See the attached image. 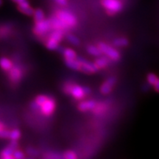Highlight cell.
Segmentation results:
<instances>
[{"instance_id":"277c9868","label":"cell","mask_w":159,"mask_h":159,"mask_svg":"<svg viewBox=\"0 0 159 159\" xmlns=\"http://www.w3.org/2000/svg\"><path fill=\"white\" fill-rule=\"evenodd\" d=\"M52 29V27L50 20L44 19L40 22L35 23L34 28H33V32L37 35H43L49 31H50Z\"/></svg>"},{"instance_id":"f1b7e54d","label":"cell","mask_w":159,"mask_h":159,"mask_svg":"<svg viewBox=\"0 0 159 159\" xmlns=\"http://www.w3.org/2000/svg\"><path fill=\"white\" fill-rule=\"evenodd\" d=\"M44 157L49 159H58L63 158V156H61V155L57 153V152H49V153H47Z\"/></svg>"},{"instance_id":"5bb4252c","label":"cell","mask_w":159,"mask_h":159,"mask_svg":"<svg viewBox=\"0 0 159 159\" xmlns=\"http://www.w3.org/2000/svg\"><path fill=\"white\" fill-rule=\"evenodd\" d=\"M65 64L69 69L75 71H80L81 64L80 61L77 59H70V60H65Z\"/></svg>"},{"instance_id":"603a6c76","label":"cell","mask_w":159,"mask_h":159,"mask_svg":"<svg viewBox=\"0 0 159 159\" xmlns=\"http://www.w3.org/2000/svg\"><path fill=\"white\" fill-rule=\"evenodd\" d=\"M21 137V132L19 129H14V130L10 131L9 139L11 141H17Z\"/></svg>"},{"instance_id":"8992f818","label":"cell","mask_w":159,"mask_h":159,"mask_svg":"<svg viewBox=\"0 0 159 159\" xmlns=\"http://www.w3.org/2000/svg\"><path fill=\"white\" fill-rule=\"evenodd\" d=\"M55 106H56V104H55L54 99L48 97L47 100H46L41 106L40 110H41V113H42L44 116H51V115L54 113Z\"/></svg>"},{"instance_id":"52a82bcc","label":"cell","mask_w":159,"mask_h":159,"mask_svg":"<svg viewBox=\"0 0 159 159\" xmlns=\"http://www.w3.org/2000/svg\"><path fill=\"white\" fill-rule=\"evenodd\" d=\"M17 141H12L8 146L0 152V158L2 159H13V154L18 148Z\"/></svg>"},{"instance_id":"d6a6232c","label":"cell","mask_w":159,"mask_h":159,"mask_svg":"<svg viewBox=\"0 0 159 159\" xmlns=\"http://www.w3.org/2000/svg\"><path fill=\"white\" fill-rule=\"evenodd\" d=\"M153 87H154V90L156 91L157 93H159V77L156 80V82L155 83V84L153 85Z\"/></svg>"},{"instance_id":"1f68e13d","label":"cell","mask_w":159,"mask_h":159,"mask_svg":"<svg viewBox=\"0 0 159 159\" xmlns=\"http://www.w3.org/2000/svg\"><path fill=\"white\" fill-rule=\"evenodd\" d=\"M27 153L31 156H36L39 154V151L33 148H28L27 150Z\"/></svg>"},{"instance_id":"7c38bea8","label":"cell","mask_w":159,"mask_h":159,"mask_svg":"<svg viewBox=\"0 0 159 159\" xmlns=\"http://www.w3.org/2000/svg\"><path fill=\"white\" fill-rule=\"evenodd\" d=\"M51 24H52V27L53 30H64L68 29L69 27H67L66 25L61 21L58 17H57L56 16H52L50 19Z\"/></svg>"},{"instance_id":"5b68a950","label":"cell","mask_w":159,"mask_h":159,"mask_svg":"<svg viewBox=\"0 0 159 159\" xmlns=\"http://www.w3.org/2000/svg\"><path fill=\"white\" fill-rule=\"evenodd\" d=\"M77 59L81 64L80 71L85 74H94L99 70L95 63L90 62L83 57H77Z\"/></svg>"},{"instance_id":"836d02e7","label":"cell","mask_w":159,"mask_h":159,"mask_svg":"<svg viewBox=\"0 0 159 159\" xmlns=\"http://www.w3.org/2000/svg\"><path fill=\"white\" fill-rule=\"evenodd\" d=\"M55 2L61 6H66L67 5V0H55Z\"/></svg>"},{"instance_id":"d4e9b609","label":"cell","mask_w":159,"mask_h":159,"mask_svg":"<svg viewBox=\"0 0 159 159\" xmlns=\"http://www.w3.org/2000/svg\"><path fill=\"white\" fill-rule=\"evenodd\" d=\"M66 39L68 40L69 43H71V44L74 46H79L80 43V39L77 37L75 36L74 35L69 34L67 35Z\"/></svg>"},{"instance_id":"4316f807","label":"cell","mask_w":159,"mask_h":159,"mask_svg":"<svg viewBox=\"0 0 159 159\" xmlns=\"http://www.w3.org/2000/svg\"><path fill=\"white\" fill-rule=\"evenodd\" d=\"M21 13H25V14L27 16H32L33 15V13H34V10H33L30 6H28V7H18Z\"/></svg>"},{"instance_id":"cb8c5ba5","label":"cell","mask_w":159,"mask_h":159,"mask_svg":"<svg viewBox=\"0 0 159 159\" xmlns=\"http://www.w3.org/2000/svg\"><path fill=\"white\" fill-rule=\"evenodd\" d=\"M158 77L155 74V73H149V74L147 75V81H148V83L150 86H153L155 83L156 82V80H158Z\"/></svg>"},{"instance_id":"4fadbf2b","label":"cell","mask_w":159,"mask_h":159,"mask_svg":"<svg viewBox=\"0 0 159 159\" xmlns=\"http://www.w3.org/2000/svg\"><path fill=\"white\" fill-rule=\"evenodd\" d=\"M48 97L45 96V95H39L35 98V101H33L31 103L30 108L34 111H39L41 108V106L42 105L43 102L47 100Z\"/></svg>"},{"instance_id":"4dcf8cb0","label":"cell","mask_w":159,"mask_h":159,"mask_svg":"<svg viewBox=\"0 0 159 159\" xmlns=\"http://www.w3.org/2000/svg\"><path fill=\"white\" fill-rule=\"evenodd\" d=\"M10 130H5V129H2L0 130V139H9Z\"/></svg>"},{"instance_id":"6da1fadb","label":"cell","mask_w":159,"mask_h":159,"mask_svg":"<svg viewBox=\"0 0 159 159\" xmlns=\"http://www.w3.org/2000/svg\"><path fill=\"white\" fill-rule=\"evenodd\" d=\"M101 2L109 15L116 14L123 9V4L120 0H102Z\"/></svg>"},{"instance_id":"30bf717a","label":"cell","mask_w":159,"mask_h":159,"mask_svg":"<svg viewBox=\"0 0 159 159\" xmlns=\"http://www.w3.org/2000/svg\"><path fill=\"white\" fill-rule=\"evenodd\" d=\"M22 77V71L19 67L16 66H13L11 70L9 71V77L10 80L13 83L19 82Z\"/></svg>"},{"instance_id":"ac0fdd59","label":"cell","mask_w":159,"mask_h":159,"mask_svg":"<svg viewBox=\"0 0 159 159\" xmlns=\"http://www.w3.org/2000/svg\"><path fill=\"white\" fill-rule=\"evenodd\" d=\"M62 54L63 55L65 60H70V59H76L77 57V53L72 49L66 48L63 49L62 51Z\"/></svg>"},{"instance_id":"ffe728a7","label":"cell","mask_w":159,"mask_h":159,"mask_svg":"<svg viewBox=\"0 0 159 159\" xmlns=\"http://www.w3.org/2000/svg\"><path fill=\"white\" fill-rule=\"evenodd\" d=\"M33 17H34V21L35 23L40 22V21H43L45 19V15L43 11L41 9H37L34 11L33 13Z\"/></svg>"},{"instance_id":"f546056e","label":"cell","mask_w":159,"mask_h":159,"mask_svg":"<svg viewBox=\"0 0 159 159\" xmlns=\"http://www.w3.org/2000/svg\"><path fill=\"white\" fill-rule=\"evenodd\" d=\"M13 158L15 159H22L25 158V154H24L22 151L16 149V150L14 151V152H13Z\"/></svg>"},{"instance_id":"7402d4cb","label":"cell","mask_w":159,"mask_h":159,"mask_svg":"<svg viewBox=\"0 0 159 159\" xmlns=\"http://www.w3.org/2000/svg\"><path fill=\"white\" fill-rule=\"evenodd\" d=\"M63 35H64V33L63 30H55V31H53L51 33V35H49V38H52L55 41H58L60 43L61 41V40L63 39Z\"/></svg>"},{"instance_id":"9c48e42d","label":"cell","mask_w":159,"mask_h":159,"mask_svg":"<svg viewBox=\"0 0 159 159\" xmlns=\"http://www.w3.org/2000/svg\"><path fill=\"white\" fill-rule=\"evenodd\" d=\"M69 94H71L75 99H77V100H81L86 95L84 90V86H80V85L75 84H72Z\"/></svg>"},{"instance_id":"e0dca14e","label":"cell","mask_w":159,"mask_h":159,"mask_svg":"<svg viewBox=\"0 0 159 159\" xmlns=\"http://www.w3.org/2000/svg\"><path fill=\"white\" fill-rule=\"evenodd\" d=\"M113 44L116 47H128L129 44V41L128 39L124 37L117 38L113 41Z\"/></svg>"},{"instance_id":"d590c367","label":"cell","mask_w":159,"mask_h":159,"mask_svg":"<svg viewBox=\"0 0 159 159\" xmlns=\"http://www.w3.org/2000/svg\"><path fill=\"white\" fill-rule=\"evenodd\" d=\"M2 0H0V6L2 5Z\"/></svg>"},{"instance_id":"44dd1931","label":"cell","mask_w":159,"mask_h":159,"mask_svg":"<svg viewBox=\"0 0 159 159\" xmlns=\"http://www.w3.org/2000/svg\"><path fill=\"white\" fill-rule=\"evenodd\" d=\"M46 47L49 50H56L59 47V42L52 38H49L48 41L46 43Z\"/></svg>"},{"instance_id":"2e32d148","label":"cell","mask_w":159,"mask_h":159,"mask_svg":"<svg viewBox=\"0 0 159 159\" xmlns=\"http://www.w3.org/2000/svg\"><path fill=\"white\" fill-rule=\"evenodd\" d=\"M87 52H88L89 55L94 57H100L102 54V51L99 49V47L94 45L89 46V47H87Z\"/></svg>"},{"instance_id":"484cf974","label":"cell","mask_w":159,"mask_h":159,"mask_svg":"<svg viewBox=\"0 0 159 159\" xmlns=\"http://www.w3.org/2000/svg\"><path fill=\"white\" fill-rule=\"evenodd\" d=\"M63 157L66 159H76L77 158V156L74 151L68 150L66 151L64 153H63Z\"/></svg>"},{"instance_id":"e575fe53","label":"cell","mask_w":159,"mask_h":159,"mask_svg":"<svg viewBox=\"0 0 159 159\" xmlns=\"http://www.w3.org/2000/svg\"><path fill=\"white\" fill-rule=\"evenodd\" d=\"M3 128H4V125L2 122H0V130Z\"/></svg>"},{"instance_id":"9a60e30c","label":"cell","mask_w":159,"mask_h":159,"mask_svg":"<svg viewBox=\"0 0 159 159\" xmlns=\"http://www.w3.org/2000/svg\"><path fill=\"white\" fill-rule=\"evenodd\" d=\"M13 66V63L7 57H3L0 58V67H1V69L2 70L5 71H9Z\"/></svg>"},{"instance_id":"ba28073f","label":"cell","mask_w":159,"mask_h":159,"mask_svg":"<svg viewBox=\"0 0 159 159\" xmlns=\"http://www.w3.org/2000/svg\"><path fill=\"white\" fill-rule=\"evenodd\" d=\"M117 79L115 77H108L100 86V92L102 94H108L112 91L114 85H116Z\"/></svg>"},{"instance_id":"8fae6325","label":"cell","mask_w":159,"mask_h":159,"mask_svg":"<svg viewBox=\"0 0 159 159\" xmlns=\"http://www.w3.org/2000/svg\"><path fill=\"white\" fill-rule=\"evenodd\" d=\"M97 103L94 100H85L82 101L79 103L78 109L82 112H85V111H89L94 110V108L96 107Z\"/></svg>"},{"instance_id":"d6986e66","label":"cell","mask_w":159,"mask_h":159,"mask_svg":"<svg viewBox=\"0 0 159 159\" xmlns=\"http://www.w3.org/2000/svg\"><path fill=\"white\" fill-rule=\"evenodd\" d=\"M95 64L97 65V66L98 67L99 69H104L106 66H108L109 64V60L108 57H100L99 58H97L95 61Z\"/></svg>"},{"instance_id":"83f0119b","label":"cell","mask_w":159,"mask_h":159,"mask_svg":"<svg viewBox=\"0 0 159 159\" xmlns=\"http://www.w3.org/2000/svg\"><path fill=\"white\" fill-rule=\"evenodd\" d=\"M12 1L17 4L18 7H25L30 6L27 0H12Z\"/></svg>"},{"instance_id":"7a4b0ae2","label":"cell","mask_w":159,"mask_h":159,"mask_svg":"<svg viewBox=\"0 0 159 159\" xmlns=\"http://www.w3.org/2000/svg\"><path fill=\"white\" fill-rule=\"evenodd\" d=\"M98 47L102 51V54L106 55L109 59L112 60L114 61H118L121 58L120 53L114 47L103 42L99 43Z\"/></svg>"},{"instance_id":"3957f363","label":"cell","mask_w":159,"mask_h":159,"mask_svg":"<svg viewBox=\"0 0 159 159\" xmlns=\"http://www.w3.org/2000/svg\"><path fill=\"white\" fill-rule=\"evenodd\" d=\"M55 16L58 17L61 21H63L69 28V27H74L77 25V21L76 17L70 12L61 10V11H57Z\"/></svg>"}]
</instances>
